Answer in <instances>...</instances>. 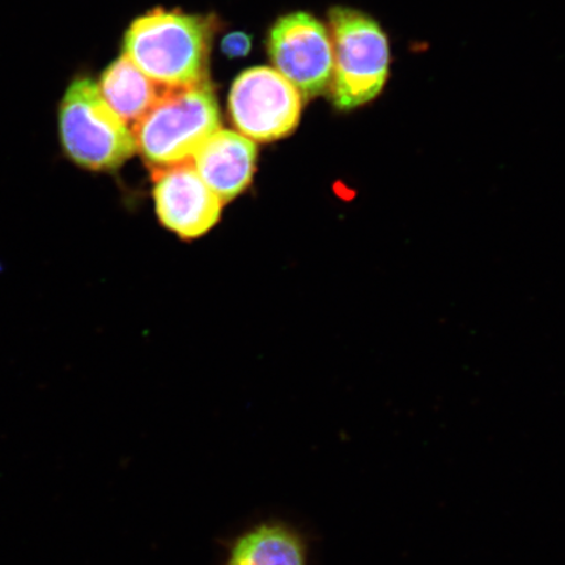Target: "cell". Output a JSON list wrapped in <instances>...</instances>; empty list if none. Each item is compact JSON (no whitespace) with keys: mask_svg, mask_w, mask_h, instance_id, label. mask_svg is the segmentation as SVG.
<instances>
[{"mask_svg":"<svg viewBox=\"0 0 565 565\" xmlns=\"http://www.w3.org/2000/svg\"><path fill=\"white\" fill-rule=\"evenodd\" d=\"M301 108L300 92L270 67L244 71L230 94L232 121L252 140L288 137L299 125Z\"/></svg>","mask_w":565,"mask_h":565,"instance_id":"obj_5","label":"cell"},{"mask_svg":"<svg viewBox=\"0 0 565 565\" xmlns=\"http://www.w3.org/2000/svg\"><path fill=\"white\" fill-rule=\"evenodd\" d=\"M131 130L137 150L154 168L182 164L221 130L215 92L209 81L164 88Z\"/></svg>","mask_w":565,"mask_h":565,"instance_id":"obj_2","label":"cell"},{"mask_svg":"<svg viewBox=\"0 0 565 565\" xmlns=\"http://www.w3.org/2000/svg\"><path fill=\"white\" fill-rule=\"evenodd\" d=\"M98 88L116 115L131 127L151 109L164 90L125 54L104 71Z\"/></svg>","mask_w":565,"mask_h":565,"instance_id":"obj_9","label":"cell"},{"mask_svg":"<svg viewBox=\"0 0 565 565\" xmlns=\"http://www.w3.org/2000/svg\"><path fill=\"white\" fill-rule=\"evenodd\" d=\"M215 21L157 9L138 18L125 35V55L141 73L164 88L209 81Z\"/></svg>","mask_w":565,"mask_h":565,"instance_id":"obj_1","label":"cell"},{"mask_svg":"<svg viewBox=\"0 0 565 565\" xmlns=\"http://www.w3.org/2000/svg\"><path fill=\"white\" fill-rule=\"evenodd\" d=\"M256 161L257 146L252 139L218 130L198 148L192 162L201 179L225 203L250 185Z\"/></svg>","mask_w":565,"mask_h":565,"instance_id":"obj_8","label":"cell"},{"mask_svg":"<svg viewBox=\"0 0 565 565\" xmlns=\"http://www.w3.org/2000/svg\"><path fill=\"white\" fill-rule=\"evenodd\" d=\"M153 201L161 224L183 239L201 237L214 228L224 204L192 161L154 169Z\"/></svg>","mask_w":565,"mask_h":565,"instance_id":"obj_7","label":"cell"},{"mask_svg":"<svg viewBox=\"0 0 565 565\" xmlns=\"http://www.w3.org/2000/svg\"><path fill=\"white\" fill-rule=\"evenodd\" d=\"M252 49V38L245 32H233L222 41V52L231 60L244 58Z\"/></svg>","mask_w":565,"mask_h":565,"instance_id":"obj_11","label":"cell"},{"mask_svg":"<svg viewBox=\"0 0 565 565\" xmlns=\"http://www.w3.org/2000/svg\"><path fill=\"white\" fill-rule=\"evenodd\" d=\"M268 53L275 70L307 100L330 88L333 42L327 26L309 13L295 12L280 18L268 35Z\"/></svg>","mask_w":565,"mask_h":565,"instance_id":"obj_6","label":"cell"},{"mask_svg":"<svg viewBox=\"0 0 565 565\" xmlns=\"http://www.w3.org/2000/svg\"><path fill=\"white\" fill-rule=\"evenodd\" d=\"M227 565H307V551L294 530L264 524L239 536Z\"/></svg>","mask_w":565,"mask_h":565,"instance_id":"obj_10","label":"cell"},{"mask_svg":"<svg viewBox=\"0 0 565 565\" xmlns=\"http://www.w3.org/2000/svg\"><path fill=\"white\" fill-rule=\"evenodd\" d=\"M58 134L65 158L90 172H115L137 151L132 130L87 76L76 77L63 95Z\"/></svg>","mask_w":565,"mask_h":565,"instance_id":"obj_3","label":"cell"},{"mask_svg":"<svg viewBox=\"0 0 565 565\" xmlns=\"http://www.w3.org/2000/svg\"><path fill=\"white\" fill-rule=\"evenodd\" d=\"M334 51L331 98L339 110L371 103L383 90L391 66L386 34L365 13L334 7L329 12Z\"/></svg>","mask_w":565,"mask_h":565,"instance_id":"obj_4","label":"cell"}]
</instances>
